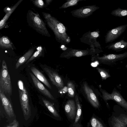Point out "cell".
Listing matches in <instances>:
<instances>
[{"mask_svg":"<svg viewBox=\"0 0 127 127\" xmlns=\"http://www.w3.org/2000/svg\"><path fill=\"white\" fill-rule=\"evenodd\" d=\"M42 14L47 26L53 32L56 40L62 44H69L71 39L66 33L67 28L50 14L44 12Z\"/></svg>","mask_w":127,"mask_h":127,"instance_id":"obj_1","label":"cell"},{"mask_svg":"<svg viewBox=\"0 0 127 127\" xmlns=\"http://www.w3.org/2000/svg\"><path fill=\"white\" fill-rule=\"evenodd\" d=\"M27 20L28 25L38 33L43 36H51L45 23L38 13L29 10Z\"/></svg>","mask_w":127,"mask_h":127,"instance_id":"obj_2","label":"cell"},{"mask_svg":"<svg viewBox=\"0 0 127 127\" xmlns=\"http://www.w3.org/2000/svg\"><path fill=\"white\" fill-rule=\"evenodd\" d=\"M98 30L91 32L90 31L84 33L80 39L81 42L90 45L91 50L94 53L96 50L100 52H103L99 42L97 39L100 35Z\"/></svg>","mask_w":127,"mask_h":127,"instance_id":"obj_3","label":"cell"},{"mask_svg":"<svg viewBox=\"0 0 127 127\" xmlns=\"http://www.w3.org/2000/svg\"><path fill=\"white\" fill-rule=\"evenodd\" d=\"M0 86L6 93L11 95L12 87L11 78L7 66L4 60H2L0 73Z\"/></svg>","mask_w":127,"mask_h":127,"instance_id":"obj_4","label":"cell"},{"mask_svg":"<svg viewBox=\"0 0 127 127\" xmlns=\"http://www.w3.org/2000/svg\"><path fill=\"white\" fill-rule=\"evenodd\" d=\"M127 57V51L119 54H109L104 55L102 56H94L92 57V61H96L100 63L107 65L113 64Z\"/></svg>","mask_w":127,"mask_h":127,"instance_id":"obj_5","label":"cell"},{"mask_svg":"<svg viewBox=\"0 0 127 127\" xmlns=\"http://www.w3.org/2000/svg\"><path fill=\"white\" fill-rule=\"evenodd\" d=\"M18 85L20 100L23 114L24 116H28L30 112L28 93L22 81H18Z\"/></svg>","mask_w":127,"mask_h":127,"instance_id":"obj_6","label":"cell"},{"mask_svg":"<svg viewBox=\"0 0 127 127\" xmlns=\"http://www.w3.org/2000/svg\"><path fill=\"white\" fill-rule=\"evenodd\" d=\"M100 90L104 100L106 101L113 100L122 107L127 110V102L117 90H113L111 94L101 89Z\"/></svg>","mask_w":127,"mask_h":127,"instance_id":"obj_7","label":"cell"},{"mask_svg":"<svg viewBox=\"0 0 127 127\" xmlns=\"http://www.w3.org/2000/svg\"><path fill=\"white\" fill-rule=\"evenodd\" d=\"M99 8L96 5L85 6L72 10L70 13L74 17L84 18L89 16Z\"/></svg>","mask_w":127,"mask_h":127,"instance_id":"obj_8","label":"cell"},{"mask_svg":"<svg viewBox=\"0 0 127 127\" xmlns=\"http://www.w3.org/2000/svg\"><path fill=\"white\" fill-rule=\"evenodd\" d=\"M93 53L91 49L83 50L67 48L62 53L60 57L69 59L72 57H81L93 55Z\"/></svg>","mask_w":127,"mask_h":127,"instance_id":"obj_9","label":"cell"},{"mask_svg":"<svg viewBox=\"0 0 127 127\" xmlns=\"http://www.w3.org/2000/svg\"><path fill=\"white\" fill-rule=\"evenodd\" d=\"M127 24L118 26L109 31L105 36L106 43L113 42L118 38L125 31Z\"/></svg>","mask_w":127,"mask_h":127,"instance_id":"obj_10","label":"cell"},{"mask_svg":"<svg viewBox=\"0 0 127 127\" xmlns=\"http://www.w3.org/2000/svg\"><path fill=\"white\" fill-rule=\"evenodd\" d=\"M43 69L53 85L59 90L63 88L64 86L63 80L57 72L46 67Z\"/></svg>","mask_w":127,"mask_h":127,"instance_id":"obj_11","label":"cell"},{"mask_svg":"<svg viewBox=\"0 0 127 127\" xmlns=\"http://www.w3.org/2000/svg\"><path fill=\"white\" fill-rule=\"evenodd\" d=\"M83 88L87 99L91 104L95 107H98L99 105L98 100L93 90L86 82H84Z\"/></svg>","mask_w":127,"mask_h":127,"instance_id":"obj_12","label":"cell"},{"mask_svg":"<svg viewBox=\"0 0 127 127\" xmlns=\"http://www.w3.org/2000/svg\"><path fill=\"white\" fill-rule=\"evenodd\" d=\"M34 85L37 89L42 94L52 99L54 98L50 92L40 82L34 75L31 73H30Z\"/></svg>","mask_w":127,"mask_h":127,"instance_id":"obj_13","label":"cell"},{"mask_svg":"<svg viewBox=\"0 0 127 127\" xmlns=\"http://www.w3.org/2000/svg\"><path fill=\"white\" fill-rule=\"evenodd\" d=\"M0 98L2 106L7 115L10 117L14 116V113L10 102L1 89H0Z\"/></svg>","mask_w":127,"mask_h":127,"instance_id":"obj_14","label":"cell"},{"mask_svg":"<svg viewBox=\"0 0 127 127\" xmlns=\"http://www.w3.org/2000/svg\"><path fill=\"white\" fill-rule=\"evenodd\" d=\"M64 109L68 117L73 119L76 114V105L74 101L72 99L68 100L65 105Z\"/></svg>","mask_w":127,"mask_h":127,"instance_id":"obj_15","label":"cell"},{"mask_svg":"<svg viewBox=\"0 0 127 127\" xmlns=\"http://www.w3.org/2000/svg\"><path fill=\"white\" fill-rule=\"evenodd\" d=\"M105 48L116 52H120L127 48V41L121 39L107 45Z\"/></svg>","mask_w":127,"mask_h":127,"instance_id":"obj_16","label":"cell"},{"mask_svg":"<svg viewBox=\"0 0 127 127\" xmlns=\"http://www.w3.org/2000/svg\"><path fill=\"white\" fill-rule=\"evenodd\" d=\"M35 48V47H34L31 48L19 59L16 64V69L18 68L20 66L28 60L33 54Z\"/></svg>","mask_w":127,"mask_h":127,"instance_id":"obj_17","label":"cell"},{"mask_svg":"<svg viewBox=\"0 0 127 127\" xmlns=\"http://www.w3.org/2000/svg\"><path fill=\"white\" fill-rule=\"evenodd\" d=\"M23 0H19L13 6L10 7V9L6 13L5 15L0 21V30L2 29L5 27L7 21L11 14L21 3Z\"/></svg>","mask_w":127,"mask_h":127,"instance_id":"obj_18","label":"cell"},{"mask_svg":"<svg viewBox=\"0 0 127 127\" xmlns=\"http://www.w3.org/2000/svg\"><path fill=\"white\" fill-rule=\"evenodd\" d=\"M31 69L33 74L39 80L44 83L49 89H52L51 86L48 81L40 71L34 67H31Z\"/></svg>","mask_w":127,"mask_h":127,"instance_id":"obj_19","label":"cell"},{"mask_svg":"<svg viewBox=\"0 0 127 127\" xmlns=\"http://www.w3.org/2000/svg\"><path fill=\"white\" fill-rule=\"evenodd\" d=\"M0 47L3 49H12V43L8 37L3 36L0 38Z\"/></svg>","mask_w":127,"mask_h":127,"instance_id":"obj_20","label":"cell"},{"mask_svg":"<svg viewBox=\"0 0 127 127\" xmlns=\"http://www.w3.org/2000/svg\"><path fill=\"white\" fill-rule=\"evenodd\" d=\"M75 101L76 106L77 108L76 115L75 119L73 126L74 127H76L77 124L78 123L82 113L81 107L80 103L78 97L77 95H76L75 96Z\"/></svg>","mask_w":127,"mask_h":127,"instance_id":"obj_21","label":"cell"},{"mask_svg":"<svg viewBox=\"0 0 127 127\" xmlns=\"http://www.w3.org/2000/svg\"><path fill=\"white\" fill-rule=\"evenodd\" d=\"M111 14L117 17H123L127 16V9H121L120 7L113 10Z\"/></svg>","mask_w":127,"mask_h":127,"instance_id":"obj_22","label":"cell"},{"mask_svg":"<svg viewBox=\"0 0 127 127\" xmlns=\"http://www.w3.org/2000/svg\"><path fill=\"white\" fill-rule=\"evenodd\" d=\"M42 101L45 105L49 111L55 117H59V116L57 112L54 108L52 104L49 101L44 98H42Z\"/></svg>","mask_w":127,"mask_h":127,"instance_id":"obj_23","label":"cell"},{"mask_svg":"<svg viewBox=\"0 0 127 127\" xmlns=\"http://www.w3.org/2000/svg\"><path fill=\"white\" fill-rule=\"evenodd\" d=\"M85 0H68L64 3L61 6L59 7V9H64L68 7L77 5L78 2Z\"/></svg>","mask_w":127,"mask_h":127,"instance_id":"obj_24","label":"cell"},{"mask_svg":"<svg viewBox=\"0 0 127 127\" xmlns=\"http://www.w3.org/2000/svg\"><path fill=\"white\" fill-rule=\"evenodd\" d=\"M37 51L32 55L30 59L26 62V64H27L34 59L42 55L44 50L42 46H40L37 48Z\"/></svg>","mask_w":127,"mask_h":127,"instance_id":"obj_25","label":"cell"},{"mask_svg":"<svg viewBox=\"0 0 127 127\" xmlns=\"http://www.w3.org/2000/svg\"><path fill=\"white\" fill-rule=\"evenodd\" d=\"M68 95L71 97H74L75 94V85L71 81H68L67 83Z\"/></svg>","mask_w":127,"mask_h":127,"instance_id":"obj_26","label":"cell"},{"mask_svg":"<svg viewBox=\"0 0 127 127\" xmlns=\"http://www.w3.org/2000/svg\"><path fill=\"white\" fill-rule=\"evenodd\" d=\"M96 69L100 74L102 80H105L111 77L110 74L107 71L102 68L97 67Z\"/></svg>","mask_w":127,"mask_h":127,"instance_id":"obj_27","label":"cell"},{"mask_svg":"<svg viewBox=\"0 0 127 127\" xmlns=\"http://www.w3.org/2000/svg\"><path fill=\"white\" fill-rule=\"evenodd\" d=\"M112 124L113 127H127L126 124L115 117H113Z\"/></svg>","mask_w":127,"mask_h":127,"instance_id":"obj_28","label":"cell"},{"mask_svg":"<svg viewBox=\"0 0 127 127\" xmlns=\"http://www.w3.org/2000/svg\"><path fill=\"white\" fill-rule=\"evenodd\" d=\"M91 123L92 127H104L100 121L95 117L92 118Z\"/></svg>","mask_w":127,"mask_h":127,"instance_id":"obj_29","label":"cell"},{"mask_svg":"<svg viewBox=\"0 0 127 127\" xmlns=\"http://www.w3.org/2000/svg\"><path fill=\"white\" fill-rule=\"evenodd\" d=\"M32 3L35 6L39 8H43L45 5L44 2L42 0H33Z\"/></svg>","mask_w":127,"mask_h":127,"instance_id":"obj_30","label":"cell"},{"mask_svg":"<svg viewBox=\"0 0 127 127\" xmlns=\"http://www.w3.org/2000/svg\"><path fill=\"white\" fill-rule=\"evenodd\" d=\"M120 121L124 123L127 126V116L121 115L117 117Z\"/></svg>","mask_w":127,"mask_h":127,"instance_id":"obj_31","label":"cell"},{"mask_svg":"<svg viewBox=\"0 0 127 127\" xmlns=\"http://www.w3.org/2000/svg\"><path fill=\"white\" fill-rule=\"evenodd\" d=\"M6 127H19V122L15 119L13 123L8 126Z\"/></svg>","mask_w":127,"mask_h":127,"instance_id":"obj_32","label":"cell"},{"mask_svg":"<svg viewBox=\"0 0 127 127\" xmlns=\"http://www.w3.org/2000/svg\"><path fill=\"white\" fill-rule=\"evenodd\" d=\"M53 0H45V1L46 4L47 5L50 4V3L52 2Z\"/></svg>","mask_w":127,"mask_h":127,"instance_id":"obj_33","label":"cell"},{"mask_svg":"<svg viewBox=\"0 0 127 127\" xmlns=\"http://www.w3.org/2000/svg\"><path fill=\"white\" fill-rule=\"evenodd\" d=\"M125 66H126V67L127 68V64Z\"/></svg>","mask_w":127,"mask_h":127,"instance_id":"obj_34","label":"cell"}]
</instances>
